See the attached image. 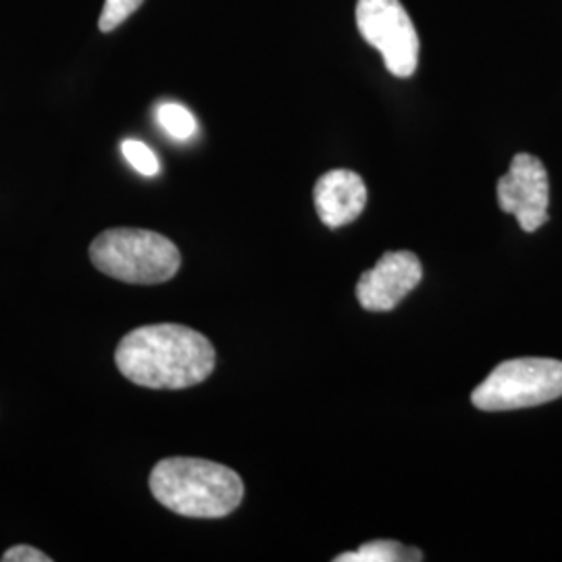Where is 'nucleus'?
<instances>
[{
    "label": "nucleus",
    "mask_w": 562,
    "mask_h": 562,
    "mask_svg": "<svg viewBox=\"0 0 562 562\" xmlns=\"http://www.w3.org/2000/svg\"><path fill=\"white\" fill-rule=\"evenodd\" d=\"M121 375L150 390H183L202 383L217 355L209 338L178 323L144 325L130 331L115 350Z\"/></svg>",
    "instance_id": "f257e3e1"
},
{
    "label": "nucleus",
    "mask_w": 562,
    "mask_h": 562,
    "mask_svg": "<svg viewBox=\"0 0 562 562\" xmlns=\"http://www.w3.org/2000/svg\"><path fill=\"white\" fill-rule=\"evenodd\" d=\"M148 483L165 508L190 519H222L232 515L244 498L240 475L204 459H165L153 469Z\"/></svg>",
    "instance_id": "f03ea898"
},
{
    "label": "nucleus",
    "mask_w": 562,
    "mask_h": 562,
    "mask_svg": "<svg viewBox=\"0 0 562 562\" xmlns=\"http://www.w3.org/2000/svg\"><path fill=\"white\" fill-rule=\"evenodd\" d=\"M90 261L113 280L157 285L180 271L181 255L173 241L157 232L115 227L92 240Z\"/></svg>",
    "instance_id": "7ed1b4c3"
},
{
    "label": "nucleus",
    "mask_w": 562,
    "mask_h": 562,
    "mask_svg": "<svg viewBox=\"0 0 562 562\" xmlns=\"http://www.w3.org/2000/svg\"><path fill=\"white\" fill-rule=\"evenodd\" d=\"M562 396V361L515 359L498 364L471 396L480 411H517Z\"/></svg>",
    "instance_id": "20e7f679"
},
{
    "label": "nucleus",
    "mask_w": 562,
    "mask_h": 562,
    "mask_svg": "<svg viewBox=\"0 0 562 562\" xmlns=\"http://www.w3.org/2000/svg\"><path fill=\"white\" fill-rule=\"evenodd\" d=\"M357 27L362 41L380 50L392 76L411 78L417 71L422 41L401 0H359Z\"/></svg>",
    "instance_id": "39448f33"
},
{
    "label": "nucleus",
    "mask_w": 562,
    "mask_h": 562,
    "mask_svg": "<svg viewBox=\"0 0 562 562\" xmlns=\"http://www.w3.org/2000/svg\"><path fill=\"white\" fill-rule=\"evenodd\" d=\"M498 204L504 213L517 217L522 232H538L548 222L550 183L543 162L519 153L510 162L508 173L498 180Z\"/></svg>",
    "instance_id": "423d86ee"
},
{
    "label": "nucleus",
    "mask_w": 562,
    "mask_h": 562,
    "mask_svg": "<svg viewBox=\"0 0 562 562\" xmlns=\"http://www.w3.org/2000/svg\"><path fill=\"white\" fill-rule=\"evenodd\" d=\"M423 280L422 261L408 250L385 252L378 265L362 273L357 299L371 313H385L401 304Z\"/></svg>",
    "instance_id": "0eeeda50"
},
{
    "label": "nucleus",
    "mask_w": 562,
    "mask_h": 562,
    "mask_svg": "<svg viewBox=\"0 0 562 562\" xmlns=\"http://www.w3.org/2000/svg\"><path fill=\"white\" fill-rule=\"evenodd\" d=\"M367 206V186L359 173L334 169L315 183V209L327 227L336 229L359 220Z\"/></svg>",
    "instance_id": "6e6552de"
},
{
    "label": "nucleus",
    "mask_w": 562,
    "mask_h": 562,
    "mask_svg": "<svg viewBox=\"0 0 562 562\" xmlns=\"http://www.w3.org/2000/svg\"><path fill=\"white\" fill-rule=\"evenodd\" d=\"M423 554L415 548H406L392 540H378L362 546L357 552H346L338 557V562H406L422 561Z\"/></svg>",
    "instance_id": "1a4fd4ad"
},
{
    "label": "nucleus",
    "mask_w": 562,
    "mask_h": 562,
    "mask_svg": "<svg viewBox=\"0 0 562 562\" xmlns=\"http://www.w3.org/2000/svg\"><path fill=\"white\" fill-rule=\"evenodd\" d=\"M157 121L173 140H190L199 132V123L194 120V115L178 102H162V104H159Z\"/></svg>",
    "instance_id": "9d476101"
},
{
    "label": "nucleus",
    "mask_w": 562,
    "mask_h": 562,
    "mask_svg": "<svg viewBox=\"0 0 562 562\" xmlns=\"http://www.w3.org/2000/svg\"><path fill=\"white\" fill-rule=\"evenodd\" d=\"M121 153H123L125 161L130 162L142 176L153 178V176H157L159 169H161L157 155H155L144 142L123 140V144H121Z\"/></svg>",
    "instance_id": "9b49d317"
},
{
    "label": "nucleus",
    "mask_w": 562,
    "mask_h": 562,
    "mask_svg": "<svg viewBox=\"0 0 562 562\" xmlns=\"http://www.w3.org/2000/svg\"><path fill=\"white\" fill-rule=\"evenodd\" d=\"M144 0H106L104 9H102L99 27L104 34L113 32L115 27H120L123 21L132 18L142 7Z\"/></svg>",
    "instance_id": "f8f14e48"
},
{
    "label": "nucleus",
    "mask_w": 562,
    "mask_h": 562,
    "mask_svg": "<svg viewBox=\"0 0 562 562\" xmlns=\"http://www.w3.org/2000/svg\"><path fill=\"white\" fill-rule=\"evenodd\" d=\"M2 562H53L48 554H44L41 550L32 548V546H13L2 554Z\"/></svg>",
    "instance_id": "ddd939ff"
}]
</instances>
